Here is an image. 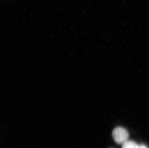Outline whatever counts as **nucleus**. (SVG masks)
Instances as JSON below:
<instances>
[{
  "instance_id": "nucleus-1",
  "label": "nucleus",
  "mask_w": 149,
  "mask_h": 148,
  "mask_svg": "<svg viewBox=\"0 0 149 148\" xmlns=\"http://www.w3.org/2000/svg\"><path fill=\"white\" fill-rule=\"evenodd\" d=\"M112 137L117 144H123L128 140L129 133L126 129L119 127L113 130Z\"/></svg>"
},
{
  "instance_id": "nucleus-2",
  "label": "nucleus",
  "mask_w": 149,
  "mask_h": 148,
  "mask_svg": "<svg viewBox=\"0 0 149 148\" xmlns=\"http://www.w3.org/2000/svg\"><path fill=\"white\" fill-rule=\"evenodd\" d=\"M138 144L132 140H127L122 144V148H138Z\"/></svg>"
},
{
  "instance_id": "nucleus-3",
  "label": "nucleus",
  "mask_w": 149,
  "mask_h": 148,
  "mask_svg": "<svg viewBox=\"0 0 149 148\" xmlns=\"http://www.w3.org/2000/svg\"><path fill=\"white\" fill-rule=\"evenodd\" d=\"M138 148H148L147 147H146L145 145H143V144H141V145H139L138 146Z\"/></svg>"
}]
</instances>
